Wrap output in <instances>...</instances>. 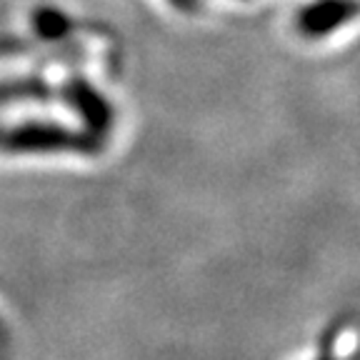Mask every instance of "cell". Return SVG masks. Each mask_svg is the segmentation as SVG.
Segmentation results:
<instances>
[{"label": "cell", "mask_w": 360, "mask_h": 360, "mask_svg": "<svg viewBox=\"0 0 360 360\" xmlns=\"http://www.w3.org/2000/svg\"><path fill=\"white\" fill-rule=\"evenodd\" d=\"M338 335H340V323H335V326L326 333V338H323V350L318 353V358H315V360H345V358L355 360V358H358L355 353L340 355V358H338Z\"/></svg>", "instance_id": "6da1fadb"}]
</instances>
